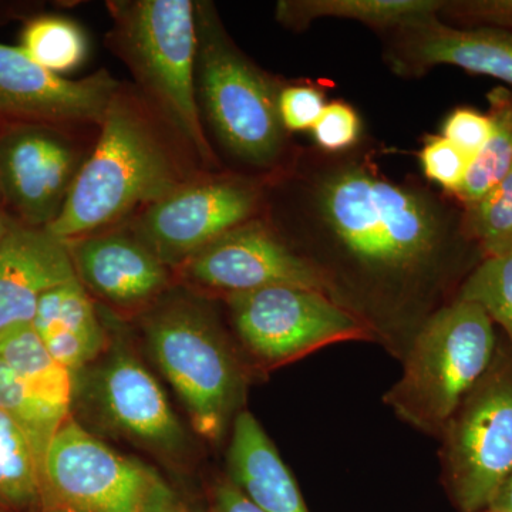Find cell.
<instances>
[{
  "mask_svg": "<svg viewBox=\"0 0 512 512\" xmlns=\"http://www.w3.org/2000/svg\"><path fill=\"white\" fill-rule=\"evenodd\" d=\"M33 329L50 355L70 373L100 355L106 333L79 279L50 289L37 303Z\"/></svg>",
  "mask_w": 512,
  "mask_h": 512,
  "instance_id": "d6986e66",
  "label": "cell"
},
{
  "mask_svg": "<svg viewBox=\"0 0 512 512\" xmlns=\"http://www.w3.org/2000/svg\"><path fill=\"white\" fill-rule=\"evenodd\" d=\"M43 467L25 431L0 412V511L45 510Z\"/></svg>",
  "mask_w": 512,
  "mask_h": 512,
  "instance_id": "7402d4cb",
  "label": "cell"
},
{
  "mask_svg": "<svg viewBox=\"0 0 512 512\" xmlns=\"http://www.w3.org/2000/svg\"><path fill=\"white\" fill-rule=\"evenodd\" d=\"M488 510L512 512V473L501 485L500 490L495 494Z\"/></svg>",
  "mask_w": 512,
  "mask_h": 512,
  "instance_id": "836d02e7",
  "label": "cell"
},
{
  "mask_svg": "<svg viewBox=\"0 0 512 512\" xmlns=\"http://www.w3.org/2000/svg\"><path fill=\"white\" fill-rule=\"evenodd\" d=\"M443 5L444 0H281L275 19L296 32L320 19L355 20L389 35L439 18Z\"/></svg>",
  "mask_w": 512,
  "mask_h": 512,
  "instance_id": "ffe728a7",
  "label": "cell"
},
{
  "mask_svg": "<svg viewBox=\"0 0 512 512\" xmlns=\"http://www.w3.org/2000/svg\"><path fill=\"white\" fill-rule=\"evenodd\" d=\"M181 512V511H180ZM184 512V511H183Z\"/></svg>",
  "mask_w": 512,
  "mask_h": 512,
  "instance_id": "74e56055",
  "label": "cell"
},
{
  "mask_svg": "<svg viewBox=\"0 0 512 512\" xmlns=\"http://www.w3.org/2000/svg\"><path fill=\"white\" fill-rule=\"evenodd\" d=\"M229 480L264 512H309L278 450L249 412L232 423Z\"/></svg>",
  "mask_w": 512,
  "mask_h": 512,
  "instance_id": "ac0fdd59",
  "label": "cell"
},
{
  "mask_svg": "<svg viewBox=\"0 0 512 512\" xmlns=\"http://www.w3.org/2000/svg\"><path fill=\"white\" fill-rule=\"evenodd\" d=\"M463 229L483 258L512 254V170L483 198L463 205Z\"/></svg>",
  "mask_w": 512,
  "mask_h": 512,
  "instance_id": "484cf974",
  "label": "cell"
},
{
  "mask_svg": "<svg viewBox=\"0 0 512 512\" xmlns=\"http://www.w3.org/2000/svg\"><path fill=\"white\" fill-rule=\"evenodd\" d=\"M184 269L195 284L225 295L295 286L329 296L325 275L298 254L274 225L256 218L192 256Z\"/></svg>",
  "mask_w": 512,
  "mask_h": 512,
  "instance_id": "8fae6325",
  "label": "cell"
},
{
  "mask_svg": "<svg viewBox=\"0 0 512 512\" xmlns=\"http://www.w3.org/2000/svg\"><path fill=\"white\" fill-rule=\"evenodd\" d=\"M45 510L163 512L170 493L151 468L121 456L74 420H66L43 463Z\"/></svg>",
  "mask_w": 512,
  "mask_h": 512,
  "instance_id": "ba28073f",
  "label": "cell"
},
{
  "mask_svg": "<svg viewBox=\"0 0 512 512\" xmlns=\"http://www.w3.org/2000/svg\"><path fill=\"white\" fill-rule=\"evenodd\" d=\"M0 412L25 431L40 464L45 463L50 441L67 420V413L35 396L10 367L0 360Z\"/></svg>",
  "mask_w": 512,
  "mask_h": 512,
  "instance_id": "d4e9b609",
  "label": "cell"
},
{
  "mask_svg": "<svg viewBox=\"0 0 512 512\" xmlns=\"http://www.w3.org/2000/svg\"><path fill=\"white\" fill-rule=\"evenodd\" d=\"M498 339L481 306L453 299L421 323L402 379L384 396L399 419L439 437L493 360Z\"/></svg>",
  "mask_w": 512,
  "mask_h": 512,
  "instance_id": "277c9868",
  "label": "cell"
},
{
  "mask_svg": "<svg viewBox=\"0 0 512 512\" xmlns=\"http://www.w3.org/2000/svg\"><path fill=\"white\" fill-rule=\"evenodd\" d=\"M73 279L67 242L15 222L0 242V333L32 323L40 298Z\"/></svg>",
  "mask_w": 512,
  "mask_h": 512,
  "instance_id": "9a60e30c",
  "label": "cell"
},
{
  "mask_svg": "<svg viewBox=\"0 0 512 512\" xmlns=\"http://www.w3.org/2000/svg\"><path fill=\"white\" fill-rule=\"evenodd\" d=\"M487 99L493 131L483 150L471 161L463 184L453 194L461 205L483 198L512 170V92L497 87L488 93Z\"/></svg>",
  "mask_w": 512,
  "mask_h": 512,
  "instance_id": "603a6c76",
  "label": "cell"
},
{
  "mask_svg": "<svg viewBox=\"0 0 512 512\" xmlns=\"http://www.w3.org/2000/svg\"><path fill=\"white\" fill-rule=\"evenodd\" d=\"M239 339L268 366H281L335 343L375 339L379 329L325 293L272 286L225 295Z\"/></svg>",
  "mask_w": 512,
  "mask_h": 512,
  "instance_id": "9c48e42d",
  "label": "cell"
},
{
  "mask_svg": "<svg viewBox=\"0 0 512 512\" xmlns=\"http://www.w3.org/2000/svg\"><path fill=\"white\" fill-rule=\"evenodd\" d=\"M441 131V136L474 160L491 136L493 121L488 114L471 107H457L448 114Z\"/></svg>",
  "mask_w": 512,
  "mask_h": 512,
  "instance_id": "1f68e13d",
  "label": "cell"
},
{
  "mask_svg": "<svg viewBox=\"0 0 512 512\" xmlns=\"http://www.w3.org/2000/svg\"><path fill=\"white\" fill-rule=\"evenodd\" d=\"M214 512H264L256 507L231 480L224 481L215 491Z\"/></svg>",
  "mask_w": 512,
  "mask_h": 512,
  "instance_id": "d6a6232c",
  "label": "cell"
},
{
  "mask_svg": "<svg viewBox=\"0 0 512 512\" xmlns=\"http://www.w3.org/2000/svg\"><path fill=\"white\" fill-rule=\"evenodd\" d=\"M384 62L396 76L416 79L437 66H454L512 86V33L458 28L439 18L387 35Z\"/></svg>",
  "mask_w": 512,
  "mask_h": 512,
  "instance_id": "5bb4252c",
  "label": "cell"
},
{
  "mask_svg": "<svg viewBox=\"0 0 512 512\" xmlns=\"http://www.w3.org/2000/svg\"><path fill=\"white\" fill-rule=\"evenodd\" d=\"M100 372L97 392L114 427L158 450L183 446V426L160 384L136 357L119 353Z\"/></svg>",
  "mask_w": 512,
  "mask_h": 512,
  "instance_id": "e0dca14e",
  "label": "cell"
},
{
  "mask_svg": "<svg viewBox=\"0 0 512 512\" xmlns=\"http://www.w3.org/2000/svg\"><path fill=\"white\" fill-rule=\"evenodd\" d=\"M67 245L84 288L114 305L150 301L168 284V266L136 237L92 234Z\"/></svg>",
  "mask_w": 512,
  "mask_h": 512,
  "instance_id": "2e32d148",
  "label": "cell"
},
{
  "mask_svg": "<svg viewBox=\"0 0 512 512\" xmlns=\"http://www.w3.org/2000/svg\"><path fill=\"white\" fill-rule=\"evenodd\" d=\"M292 177L299 254L348 311L365 288V319L369 296L416 295L439 285L450 262L483 256L464 234L463 208L413 178L384 174L369 151H306Z\"/></svg>",
  "mask_w": 512,
  "mask_h": 512,
  "instance_id": "6da1fadb",
  "label": "cell"
},
{
  "mask_svg": "<svg viewBox=\"0 0 512 512\" xmlns=\"http://www.w3.org/2000/svg\"><path fill=\"white\" fill-rule=\"evenodd\" d=\"M195 10L198 103L232 156L252 167L274 168L286 150L281 89L239 52L211 3L197 2Z\"/></svg>",
  "mask_w": 512,
  "mask_h": 512,
  "instance_id": "5b68a950",
  "label": "cell"
},
{
  "mask_svg": "<svg viewBox=\"0 0 512 512\" xmlns=\"http://www.w3.org/2000/svg\"><path fill=\"white\" fill-rule=\"evenodd\" d=\"M148 345L183 399L194 429L218 440L244 397V376L214 316L200 303L165 301L147 319Z\"/></svg>",
  "mask_w": 512,
  "mask_h": 512,
  "instance_id": "8992f818",
  "label": "cell"
},
{
  "mask_svg": "<svg viewBox=\"0 0 512 512\" xmlns=\"http://www.w3.org/2000/svg\"><path fill=\"white\" fill-rule=\"evenodd\" d=\"M312 133L319 150L329 154L345 153L359 143L362 121L357 111L345 101H332L326 104Z\"/></svg>",
  "mask_w": 512,
  "mask_h": 512,
  "instance_id": "f1b7e54d",
  "label": "cell"
},
{
  "mask_svg": "<svg viewBox=\"0 0 512 512\" xmlns=\"http://www.w3.org/2000/svg\"><path fill=\"white\" fill-rule=\"evenodd\" d=\"M441 439L444 484L461 512L488 510L512 473V349L498 340L493 360L447 421Z\"/></svg>",
  "mask_w": 512,
  "mask_h": 512,
  "instance_id": "52a82bcc",
  "label": "cell"
},
{
  "mask_svg": "<svg viewBox=\"0 0 512 512\" xmlns=\"http://www.w3.org/2000/svg\"><path fill=\"white\" fill-rule=\"evenodd\" d=\"M0 360L40 400L69 414L73 375L50 355L32 323L0 333Z\"/></svg>",
  "mask_w": 512,
  "mask_h": 512,
  "instance_id": "44dd1931",
  "label": "cell"
},
{
  "mask_svg": "<svg viewBox=\"0 0 512 512\" xmlns=\"http://www.w3.org/2000/svg\"><path fill=\"white\" fill-rule=\"evenodd\" d=\"M421 168L427 180L451 195L463 184L473 158L443 136H430L419 153Z\"/></svg>",
  "mask_w": 512,
  "mask_h": 512,
  "instance_id": "83f0119b",
  "label": "cell"
},
{
  "mask_svg": "<svg viewBox=\"0 0 512 512\" xmlns=\"http://www.w3.org/2000/svg\"><path fill=\"white\" fill-rule=\"evenodd\" d=\"M100 127L62 211L45 228L64 242L92 235L188 183L147 111L121 90Z\"/></svg>",
  "mask_w": 512,
  "mask_h": 512,
  "instance_id": "7a4b0ae2",
  "label": "cell"
},
{
  "mask_svg": "<svg viewBox=\"0 0 512 512\" xmlns=\"http://www.w3.org/2000/svg\"><path fill=\"white\" fill-rule=\"evenodd\" d=\"M439 19L458 28H494L512 33V0H444Z\"/></svg>",
  "mask_w": 512,
  "mask_h": 512,
  "instance_id": "f546056e",
  "label": "cell"
},
{
  "mask_svg": "<svg viewBox=\"0 0 512 512\" xmlns=\"http://www.w3.org/2000/svg\"><path fill=\"white\" fill-rule=\"evenodd\" d=\"M261 204V187L252 181H188L144 208L134 237L165 265H184L222 235L254 220Z\"/></svg>",
  "mask_w": 512,
  "mask_h": 512,
  "instance_id": "30bf717a",
  "label": "cell"
},
{
  "mask_svg": "<svg viewBox=\"0 0 512 512\" xmlns=\"http://www.w3.org/2000/svg\"><path fill=\"white\" fill-rule=\"evenodd\" d=\"M80 167L72 143L47 124L13 123L0 131V198L19 225L52 224Z\"/></svg>",
  "mask_w": 512,
  "mask_h": 512,
  "instance_id": "7c38bea8",
  "label": "cell"
},
{
  "mask_svg": "<svg viewBox=\"0 0 512 512\" xmlns=\"http://www.w3.org/2000/svg\"><path fill=\"white\" fill-rule=\"evenodd\" d=\"M19 47L33 62L60 76L77 69L89 53L84 30L74 20L57 15L30 19Z\"/></svg>",
  "mask_w": 512,
  "mask_h": 512,
  "instance_id": "cb8c5ba5",
  "label": "cell"
},
{
  "mask_svg": "<svg viewBox=\"0 0 512 512\" xmlns=\"http://www.w3.org/2000/svg\"><path fill=\"white\" fill-rule=\"evenodd\" d=\"M119 83L100 70L70 80L40 66L20 47L0 43V116L16 123L101 124Z\"/></svg>",
  "mask_w": 512,
  "mask_h": 512,
  "instance_id": "4fadbf2b",
  "label": "cell"
},
{
  "mask_svg": "<svg viewBox=\"0 0 512 512\" xmlns=\"http://www.w3.org/2000/svg\"><path fill=\"white\" fill-rule=\"evenodd\" d=\"M113 37L161 116L204 163H214L197 96V10L191 0L109 3Z\"/></svg>",
  "mask_w": 512,
  "mask_h": 512,
  "instance_id": "3957f363",
  "label": "cell"
},
{
  "mask_svg": "<svg viewBox=\"0 0 512 512\" xmlns=\"http://www.w3.org/2000/svg\"><path fill=\"white\" fill-rule=\"evenodd\" d=\"M15 222L9 217V212L6 211L5 205H3L2 198H0V242L8 235L10 228Z\"/></svg>",
  "mask_w": 512,
  "mask_h": 512,
  "instance_id": "e575fe53",
  "label": "cell"
},
{
  "mask_svg": "<svg viewBox=\"0 0 512 512\" xmlns=\"http://www.w3.org/2000/svg\"><path fill=\"white\" fill-rule=\"evenodd\" d=\"M454 299L481 306L504 329L512 349V254L481 259L458 286Z\"/></svg>",
  "mask_w": 512,
  "mask_h": 512,
  "instance_id": "4316f807",
  "label": "cell"
},
{
  "mask_svg": "<svg viewBox=\"0 0 512 512\" xmlns=\"http://www.w3.org/2000/svg\"><path fill=\"white\" fill-rule=\"evenodd\" d=\"M0 512H2V511H0Z\"/></svg>",
  "mask_w": 512,
  "mask_h": 512,
  "instance_id": "f35d334b",
  "label": "cell"
},
{
  "mask_svg": "<svg viewBox=\"0 0 512 512\" xmlns=\"http://www.w3.org/2000/svg\"><path fill=\"white\" fill-rule=\"evenodd\" d=\"M325 107V94L311 84H293L279 92V117L286 133L312 130Z\"/></svg>",
  "mask_w": 512,
  "mask_h": 512,
  "instance_id": "4dcf8cb0",
  "label": "cell"
},
{
  "mask_svg": "<svg viewBox=\"0 0 512 512\" xmlns=\"http://www.w3.org/2000/svg\"><path fill=\"white\" fill-rule=\"evenodd\" d=\"M481 512H501V511L485 510V511H481Z\"/></svg>",
  "mask_w": 512,
  "mask_h": 512,
  "instance_id": "8d00e7d4",
  "label": "cell"
},
{
  "mask_svg": "<svg viewBox=\"0 0 512 512\" xmlns=\"http://www.w3.org/2000/svg\"><path fill=\"white\" fill-rule=\"evenodd\" d=\"M42 512H82V511H74V510H70V508H63V507H50V508H46V510H43Z\"/></svg>",
  "mask_w": 512,
  "mask_h": 512,
  "instance_id": "d590c367",
  "label": "cell"
}]
</instances>
